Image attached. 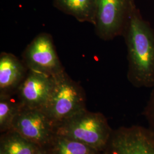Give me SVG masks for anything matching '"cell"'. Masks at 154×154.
Wrapping results in <instances>:
<instances>
[{
	"mask_svg": "<svg viewBox=\"0 0 154 154\" xmlns=\"http://www.w3.org/2000/svg\"><path fill=\"white\" fill-rule=\"evenodd\" d=\"M123 36L128 63L127 78L137 88L154 87V30L136 7Z\"/></svg>",
	"mask_w": 154,
	"mask_h": 154,
	"instance_id": "6da1fadb",
	"label": "cell"
},
{
	"mask_svg": "<svg viewBox=\"0 0 154 154\" xmlns=\"http://www.w3.org/2000/svg\"><path fill=\"white\" fill-rule=\"evenodd\" d=\"M112 131L104 115L85 109L57 124L55 134L75 140L103 152Z\"/></svg>",
	"mask_w": 154,
	"mask_h": 154,
	"instance_id": "7a4b0ae2",
	"label": "cell"
},
{
	"mask_svg": "<svg viewBox=\"0 0 154 154\" xmlns=\"http://www.w3.org/2000/svg\"><path fill=\"white\" fill-rule=\"evenodd\" d=\"M86 109V97L82 88L65 71L53 76L48 100L42 110L55 126Z\"/></svg>",
	"mask_w": 154,
	"mask_h": 154,
	"instance_id": "3957f363",
	"label": "cell"
},
{
	"mask_svg": "<svg viewBox=\"0 0 154 154\" xmlns=\"http://www.w3.org/2000/svg\"><path fill=\"white\" fill-rule=\"evenodd\" d=\"M94 26L99 38L110 41L123 35L134 9L135 0H96Z\"/></svg>",
	"mask_w": 154,
	"mask_h": 154,
	"instance_id": "277c9868",
	"label": "cell"
},
{
	"mask_svg": "<svg viewBox=\"0 0 154 154\" xmlns=\"http://www.w3.org/2000/svg\"><path fill=\"white\" fill-rule=\"evenodd\" d=\"M11 130L39 147L45 148L55 135V125L42 109L22 105Z\"/></svg>",
	"mask_w": 154,
	"mask_h": 154,
	"instance_id": "5b68a950",
	"label": "cell"
},
{
	"mask_svg": "<svg viewBox=\"0 0 154 154\" xmlns=\"http://www.w3.org/2000/svg\"><path fill=\"white\" fill-rule=\"evenodd\" d=\"M23 62L29 70L55 76L65 71L49 34H39L24 50Z\"/></svg>",
	"mask_w": 154,
	"mask_h": 154,
	"instance_id": "8992f818",
	"label": "cell"
},
{
	"mask_svg": "<svg viewBox=\"0 0 154 154\" xmlns=\"http://www.w3.org/2000/svg\"><path fill=\"white\" fill-rule=\"evenodd\" d=\"M103 154H154V137L146 127L134 125L113 130Z\"/></svg>",
	"mask_w": 154,
	"mask_h": 154,
	"instance_id": "52a82bcc",
	"label": "cell"
},
{
	"mask_svg": "<svg viewBox=\"0 0 154 154\" xmlns=\"http://www.w3.org/2000/svg\"><path fill=\"white\" fill-rule=\"evenodd\" d=\"M53 82V76L28 70L16 94L23 106L43 109L49 98Z\"/></svg>",
	"mask_w": 154,
	"mask_h": 154,
	"instance_id": "ba28073f",
	"label": "cell"
},
{
	"mask_svg": "<svg viewBox=\"0 0 154 154\" xmlns=\"http://www.w3.org/2000/svg\"><path fill=\"white\" fill-rule=\"evenodd\" d=\"M28 69L23 61L11 53L0 55V94H14L25 79Z\"/></svg>",
	"mask_w": 154,
	"mask_h": 154,
	"instance_id": "9c48e42d",
	"label": "cell"
},
{
	"mask_svg": "<svg viewBox=\"0 0 154 154\" xmlns=\"http://www.w3.org/2000/svg\"><path fill=\"white\" fill-rule=\"evenodd\" d=\"M53 6L79 22L95 24L96 0H53Z\"/></svg>",
	"mask_w": 154,
	"mask_h": 154,
	"instance_id": "30bf717a",
	"label": "cell"
},
{
	"mask_svg": "<svg viewBox=\"0 0 154 154\" xmlns=\"http://www.w3.org/2000/svg\"><path fill=\"white\" fill-rule=\"evenodd\" d=\"M48 154H102L84 143L55 134L44 148Z\"/></svg>",
	"mask_w": 154,
	"mask_h": 154,
	"instance_id": "8fae6325",
	"label": "cell"
},
{
	"mask_svg": "<svg viewBox=\"0 0 154 154\" xmlns=\"http://www.w3.org/2000/svg\"><path fill=\"white\" fill-rule=\"evenodd\" d=\"M0 144L7 154H35L39 148L11 130L1 136Z\"/></svg>",
	"mask_w": 154,
	"mask_h": 154,
	"instance_id": "7c38bea8",
	"label": "cell"
},
{
	"mask_svg": "<svg viewBox=\"0 0 154 154\" xmlns=\"http://www.w3.org/2000/svg\"><path fill=\"white\" fill-rule=\"evenodd\" d=\"M22 105L13 97V94H0V130L5 132L11 130L13 122Z\"/></svg>",
	"mask_w": 154,
	"mask_h": 154,
	"instance_id": "4fadbf2b",
	"label": "cell"
},
{
	"mask_svg": "<svg viewBox=\"0 0 154 154\" xmlns=\"http://www.w3.org/2000/svg\"><path fill=\"white\" fill-rule=\"evenodd\" d=\"M144 119L147 123V128L154 137V87L143 111Z\"/></svg>",
	"mask_w": 154,
	"mask_h": 154,
	"instance_id": "5bb4252c",
	"label": "cell"
},
{
	"mask_svg": "<svg viewBox=\"0 0 154 154\" xmlns=\"http://www.w3.org/2000/svg\"><path fill=\"white\" fill-rule=\"evenodd\" d=\"M35 154H48L47 151L44 148H41L39 147L38 150L37 151Z\"/></svg>",
	"mask_w": 154,
	"mask_h": 154,
	"instance_id": "9a60e30c",
	"label": "cell"
},
{
	"mask_svg": "<svg viewBox=\"0 0 154 154\" xmlns=\"http://www.w3.org/2000/svg\"><path fill=\"white\" fill-rule=\"evenodd\" d=\"M0 154H7L3 146L0 144Z\"/></svg>",
	"mask_w": 154,
	"mask_h": 154,
	"instance_id": "2e32d148",
	"label": "cell"
},
{
	"mask_svg": "<svg viewBox=\"0 0 154 154\" xmlns=\"http://www.w3.org/2000/svg\"><path fill=\"white\" fill-rule=\"evenodd\" d=\"M102 154H103V153H102Z\"/></svg>",
	"mask_w": 154,
	"mask_h": 154,
	"instance_id": "e0dca14e",
	"label": "cell"
}]
</instances>
